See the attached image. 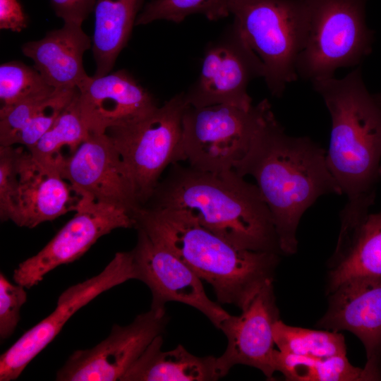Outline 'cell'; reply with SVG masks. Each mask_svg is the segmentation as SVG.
<instances>
[{"instance_id":"obj_5","label":"cell","mask_w":381,"mask_h":381,"mask_svg":"<svg viewBox=\"0 0 381 381\" xmlns=\"http://www.w3.org/2000/svg\"><path fill=\"white\" fill-rule=\"evenodd\" d=\"M231 25L261 61L271 94L281 97L296 80L307 36L304 0H231Z\"/></svg>"},{"instance_id":"obj_13","label":"cell","mask_w":381,"mask_h":381,"mask_svg":"<svg viewBox=\"0 0 381 381\" xmlns=\"http://www.w3.org/2000/svg\"><path fill=\"white\" fill-rule=\"evenodd\" d=\"M131 250L137 279L150 289L151 308H165L169 301L180 302L200 311L218 329L230 315L206 294L201 279L172 252L137 229Z\"/></svg>"},{"instance_id":"obj_1","label":"cell","mask_w":381,"mask_h":381,"mask_svg":"<svg viewBox=\"0 0 381 381\" xmlns=\"http://www.w3.org/2000/svg\"><path fill=\"white\" fill-rule=\"evenodd\" d=\"M234 170L256 181L284 254L297 250L296 231L306 210L322 195H342L328 168L326 151L308 137L287 135L272 109Z\"/></svg>"},{"instance_id":"obj_18","label":"cell","mask_w":381,"mask_h":381,"mask_svg":"<svg viewBox=\"0 0 381 381\" xmlns=\"http://www.w3.org/2000/svg\"><path fill=\"white\" fill-rule=\"evenodd\" d=\"M18 189L13 221L32 229L39 224L75 212L85 195L52 167L37 162L24 147L18 146Z\"/></svg>"},{"instance_id":"obj_7","label":"cell","mask_w":381,"mask_h":381,"mask_svg":"<svg viewBox=\"0 0 381 381\" xmlns=\"http://www.w3.org/2000/svg\"><path fill=\"white\" fill-rule=\"evenodd\" d=\"M185 93L174 95L147 116L109 128L133 183L137 200L145 205L168 166L186 161L182 144Z\"/></svg>"},{"instance_id":"obj_3","label":"cell","mask_w":381,"mask_h":381,"mask_svg":"<svg viewBox=\"0 0 381 381\" xmlns=\"http://www.w3.org/2000/svg\"><path fill=\"white\" fill-rule=\"evenodd\" d=\"M143 206L186 210L236 247L281 253L270 211L258 186L234 169L214 173L172 164Z\"/></svg>"},{"instance_id":"obj_33","label":"cell","mask_w":381,"mask_h":381,"mask_svg":"<svg viewBox=\"0 0 381 381\" xmlns=\"http://www.w3.org/2000/svg\"><path fill=\"white\" fill-rule=\"evenodd\" d=\"M376 102L381 106V93L373 95Z\"/></svg>"},{"instance_id":"obj_26","label":"cell","mask_w":381,"mask_h":381,"mask_svg":"<svg viewBox=\"0 0 381 381\" xmlns=\"http://www.w3.org/2000/svg\"><path fill=\"white\" fill-rule=\"evenodd\" d=\"M231 0H152L138 14L135 25H147L164 20L179 23L193 14H201L208 20H217L230 15Z\"/></svg>"},{"instance_id":"obj_9","label":"cell","mask_w":381,"mask_h":381,"mask_svg":"<svg viewBox=\"0 0 381 381\" xmlns=\"http://www.w3.org/2000/svg\"><path fill=\"white\" fill-rule=\"evenodd\" d=\"M136 279L132 251L118 252L97 275L67 288L59 296L54 311L1 355L0 380H16L78 310L103 292Z\"/></svg>"},{"instance_id":"obj_21","label":"cell","mask_w":381,"mask_h":381,"mask_svg":"<svg viewBox=\"0 0 381 381\" xmlns=\"http://www.w3.org/2000/svg\"><path fill=\"white\" fill-rule=\"evenodd\" d=\"M162 335L156 337L121 381H212L222 377L212 356H197L182 345L163 351Z\"/></svg>"},{"instance_id":"obj_31","label":"cell","mask_w":381,"mask_h":381,"mask_svg":"<svg viewBox=\"0 0 381 381\" xmlns=\"http://www.w3.org/2000/svg\"><path fill=\"white\" fill-rule=\"evenodd\" d=\"M55 14L64 23L82 25L94 11L97 0H50Z\"/></svg>"},{"instance_id":"obj_24","label":"cell","mask_w":381,"mask_h":381,"mask_svg":"<svg viewBox=\"0 0 381 381\" xmlns=\"http://www.w3.org/2000/svg\"><path fill=\"white\" fill-rule=\"evenodd\" d=\"M276 372L293 381L368 380L363 368L353 366L346 355L308 357L287 354L276 350Z\"/></svg>"},{"instance_id":"obj_28","label":"cell","mask_w":381,"mask_h":381,"mask_svg":"<svg viewBox=\"0 0 381 381\" xmlns=\"http://www.w3.org/2000/svg\"><path fill=\"white\" fill-rule=\"evenodd\" d=\"M78 92V87L56 88L46 98L28 125L17 136L13 146L20 145L29 149L35 145Z\"/></svg>"},{"instance_id":"obj_10","label":"cell","mask_w":381,"mask_h":381,"mask_svg":"<svg viewBox=\"0 0 381 381\" xmlns=\"http://www.w3.org/2000/svg\"><path fill=\"white\" fill-rule=\"evenodd\" d=\"M74 216L37 254L14 270L13 281L30 289L56 267L83 255L102 236L119 228H134L126 210L84 196Z\"/></svg>"},{"instance_id":"obj_30","label":"cell","mask_w":381,"mask_h":381,"mask_svg":"<svg viewBox=\"0 0 381 381\" xmlns=\"http://www.w3.org/2000/svg\"><path fill=\"white\" fill-rule=\"evenodd\" d=\"M25 286L10 282L0 273V338L5 340L15 331L22 306L27 301Z\"/></svg>"},{"instance_id":"obj_8","label":"cell","mask_w":381,"mask_h":381,"mask_svg":"<svg viewBox=\"0 0 381 381\" xmlns=\"http://www.w3.org/2000/svg\"><path fill=\"white\" fill-rule=\"evenodd\" d=\"M271 105L265 99L249 109L229 104L187 105L182 117L186 161L193 169L222 173L247 154Z\"/></svg>"},{"instance_id":"obj_6","label":"cell","mask_w":381,"mask_h":381,"mask_svg":"<svg viewBox=\"0 0 381 381\" xmlns=\"http://www.w3.org/2000/svg\"><path fill=\"white\" fill-rule=\"evenodd\" d=\"M307 36L297 64L298 77L311 82L334 77L371 51L373 32L365 20L366 0H304Z\"/></svg>"},{"instance_id":"obj_22","label":"cell","mask_w":381,"mask_h":381,"mask_svg":"<svg viewBox=\"0 0 381 381\" xmlns=\"http://www.w3.org/2000/svg\"><path fill=\"white\" fill-rule=\"evenodd\" d=\"M145 0H97L94 8V76L110 73L126 46Z\"/></svg>"},{"instance_id":"obj_17","label":"cell","mask_w":381,"mask_h":381,"mask_svg":"<svg viewBox=\"0 0 381 381\" xmlns=\"http://www.w3.org/2000/svg\"><path fill=\"white\" fill-rule=\"evenodd\" d=\"M78 88L80 114L90 133H106L158 107L151 94L125 70L89 76Z\"/></svg>"},{"instance_id":"obj_29","label":"cell","mask_w":381,"mask_h":381,"mask_svg":"<svg viewBox=\"0 0 381 381\" xmlns=\"http://www.w3.org/2000/svg\"><path fill=\"white\" fill-rule=\"evenodd\" d=\"M18 146L0 145V218L13 222L18 189Z\"/></svg>"},{"instance_id":"obj_14","label":"cell","mask_w":381,"mask_h":381,"mask_svg":"<svg viewBox=\"0 0 381 381\" xmlns=\"http://www.w3.org/2000/svg\"><path fill=\"white\" fill-rule=\"evenodd\" d=\"M273 279L267 281L241 308V314L229 315L220 325L227 338L224 353L217 357L219 371L225 376L235 365L259 369L268 380L276 372L273 325L279 319Z\"/></svg>"},{"instance_id":"obj_4","label":"cell","mask_w":381,"mask_h":381,"mask_svg":"<svg viewBox=\"0 0 381 381\" xmlns=\"http://www.w3.org/2000/svg\"><path fill=\"white\" fill-rule=\"evenodd\" d=\"M131 217L136 230L143 231L209 283L221 303L241 309L273 279L278 253L236 247L186 210L140 206Z\"/></svg>"},{"instance_id":"obj_32","label":"cell","mask_w":381,"mask_h":381,"mask_svg":"<svg viewBox=\"0 0 381 381\" xmlns=\"http://www.w3.org/2000/svg\"><path fill=\"white\" fill-rule=\"evenodd\" d=\"M28 25L27 17L18 0H0V28L20 32Z\"/></svg>"},{"instance_id":"obj_16","label":"cell","mask_w":381,"mask_h":381,"mask_svg":"<svg viewBox=\"0 0 381 381\" xmlns=\"http://www.w3.org/2000/svg\"><path fill=\"white\" fill-rule=\"evenodd\" d=\"M329 294V307L318 325L355 334L365 349L368 380H381V277H354Z\"/></svg>"},{"instance_id":"obj_19","label":"cell","mask_w":381,"mask_h":381,"mask_svg":"<svg viewBox=\"0 0 381 381\" xmlns=\"http://www.w3.org/2000/svg\"><path fill=\"white\" fill-rule=\"evenodd\" d=\"M90 46L82 25L64 23L42 39L24 43L21 50L53 87H78L89 77L83 67V54Z\"/></svg>"},{"instance_id":"obj_23","label":"cell","mask_w":381,"mask_h":381,"mask_svg":"<svg viewBox=\"0 0 381 381\" xmlns=\"http://www.w3.org/2000/svg\"><path fill=\"white\" fill-rule=\"evenodd\" d=\"M78 95L79 90L51 128L35 145L27 149L37 162L59 171L90 135L80 114Z\"/></svg>"},{"instance_id":"obj_2","label":"cell","mask_w":381,"mask_h":381,"mask_svg":"<svg viewBox=\"0 0 381 381\" xmlns=\"http://www.w3.org/2000/svg\"><path fill=\"white\" fill-rule=\"evenodd\" d=\"M331 117L328 168L347 202L341 227L350 229L368 214L380 178L381 106L365 87L360 68L344 78L313 81Z\"/></svg>"},{"instance_id":"obj_15","label":"cell","mask_w":381,"mask_h":381,"mask_svg":"<svg viewBox=\"0 0 381 381\" xmlns=\"http://www.w3.org/2000/svg\"><path fill=\"white\" fill-rule=\"evenodd\" d=\"M75 189L94 200L128 211L139 207L121 157L106 134L90 133L60 169Z\"/></svg>"},{"instance_id":"obj_27","label":"cell","mask_w":381,"mask_h":381,"mask_svg":"<svg viewBox=\"0 0 381 381\" xmlns=\"http://www.w3.org/2000/svg\"><path fill=\"white\" fill-rule=\"evenodd\" d=\"M56 89L37 69L21 61H12L0 66V108L49 95Z\"/></svg>"},{"instance_id":"obj_20","label":"cell","mask_w":381,"mask_h":381,"mask_svg":"<svg viewBox=\"0 0 381 381\" xmlns=\"http://www.w3.org/2000/svg\"><path fill=\"white\" fill-rule=\"evenodd\" d=\"M329 267L328 293L354 277H381V212L339 232Z\"/></svg>"},{"instance_id":"obj_12","label":"cell","mask_w":381,"mask_h":381,"mask_svg":"<svg viewBox=\"0 0 381 381\" xmlns=\"http://www.w3.org/2000/svg\"><path fill=\"white\" fill-rule=\"evenodd\" d=\"M263 74L261 61L231 25L207 47L198 78L184 92L186 102L194 107L229 104L249 109L248 84Z\"/></svg>"},{"instance_id":"obj_34","label":"cell","mask_w":381,"mask_h":381,"mask_svg":"<svg viewBox=\"0 0 381 381\" xmlns=\"http://www.w3.org/2000/svg\"><path fill=\"white\" fill-rule=\"evenodd\" d=\"M379 174L381 177V164H380V168H379Z\"/></svg>"},{"instance_id":"obj_11","label":"cell","mask_w":381,"mask_h":381,"mask_svg":"<svg viewBox=\"0 0 381 381\" xmlns=\"http://www.w3.org/2000/svg\"><path fill=\"white\" fill-rule=\"evenodd\" d=\"M168 318L165 308L140 314L129 325L114 324L109 336L94 347L74 351L58 370L59 381H117L158 335Z\"/></svg>"},{"instance_id":"obj_25","label":"cell","mask_w":381,"mask_h":381,"mask_svg":"<svg viewBox=\"0 0 381 381\" xmlns=\"http://www.w3.org/2000/svg\"><path fill=\"white\" fill-rule=\"evenodd\" d=\"M273 337L284 353L308 357L346 355L344 337L338 332L290 326L280 319L273 325Z\"/></svg>"}]
</instances>
